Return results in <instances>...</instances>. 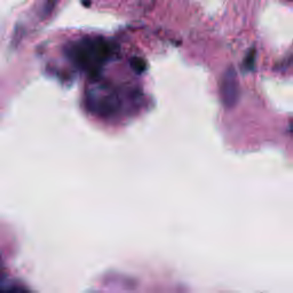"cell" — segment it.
Segmentation results:
<instances>
[{
	"instance_id": "obj_2",
	"label": "cell",
	"mask_w": 293,
	"mask_h": 293,
	"mask_svg": "<svg viewBox=\"0 0 293 293\" xmlns=\"http://www.w3.org/2000/svg\"><path fill=\"white\" fill-rule=\"evenodd\" d=\"M221 94H222L223 103L226 104L227 107H229V108L234 107L238 101V96H239L238 80H237V75H236V72L232 68H229L223 76Z\"/></svg>"
},
{
	"instance_id": "obj_1",
	"label": "cell",
	"mask_w": 293,
	"mask_h": 293,
	"mask_svg": "<svg viewBox=\"0 0 293 293\" xmlns=\"http://www.w3.org/2000/svg\"><path fill=\"white\" fill-rule=\"evenodd\" d=\"M109 54L107 44L101 38H85L76 43L70 50V56L84 69L93 70Z\"/></svg>"
},
{
	"instance_id": "obj_3",
	"label": "cell",
	"mask_w": 293,
	"mask_h": 293,
	"mask_svg": "<svg viewBox=\"0 0 293 293\" xmlns=\"http://www.w3.org/2000/svg\"><path fill=\"white\" fill-rule=\"evenodd\" d=\"M0 293H27L22 288L19 287H12V288H7V290H0Z\"/></svg>"
}]
</instances>
